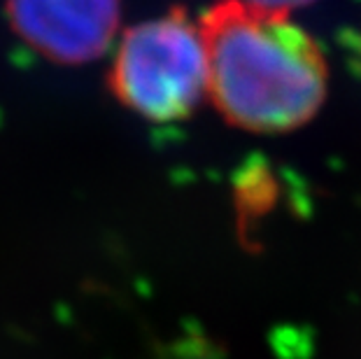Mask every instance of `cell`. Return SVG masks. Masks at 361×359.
I'll return each mask as SVG.
<instances>
[{"label": "cell", "mask_w": 361, "mask_h": 359, "mask_svg": "<svg viewBox=\"0 0 361 359\" xmlns=\"http://www.w3.org/2000/svg\"><path fill=\"white\" fill-rule=\"evenodd\" d=\"M201 35L207 96L228 124L252 133H284L319 112L326 61L287 12L221 0L203 14Z\"/></svg>", "instance_id": "obj_1"}, {"label": "cell", "mask_w": 361, "mask_h": 359, "mask_svg": "<svg viewBox=\"0 0 361 359\" xmlns=\"http://www.w3.org/2000/svg\"><path fill=\"white\" fill-rule=\"evenodd\" d=\"M107 82L117 101L145 119L189 117L207 96V51L201 26L178 7L128 28Z\"/></svg>", "instance_id": "obj_2"}, {"label": "cell", "mask_w": 361, "mask_h": 359, "mask_svg": "<svg viewBox=\"0 0 361 359\" xmlns=\"http://www.w3.org/2000/svg\"><path fill=\"white\" fill-rule=\"evenodd\" d=\"M10 21L37 54L78 66L110 47L119 28V0H10Z\"/></svg>", "instance_id": "obj_3"}, {"label": "cell", "mask_w": 361, "mask_h": 359, "mask_svg": "<svg viewBox=\"0 0 361 359\" xmlns=\"http://www.w3.org/2000/svg\"><path fill=\"white\" fill-rule=\"evenodd\" d=\"M245 3L255 5V7H264V10H273V12H291L296 7L310 5L312 0H245Z\"/></svg>", "instance_id": "obj_4"}]
</instances>
